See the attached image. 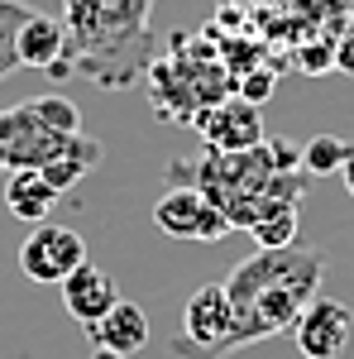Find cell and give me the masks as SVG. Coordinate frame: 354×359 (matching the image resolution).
Listing matches in <instances>:
<instances>
[{"mask_svg": "<svg viewBox=\"0 0 354 359\" xmlns=\"http://www.w3.org/2000/svg\"><path fill=\"white\" fill-rule=\"evenodd\" d=\"M29 106H34V115L48 130H57V135H82V111L67 96H29Z\"/></svg>", "mask_w": 354, "mask_h": 359, "instance_id": "2e32d148", "label": "cell"}, {"mask_svg": "<svg viewBox=\"0 0 354 359\" xmlns=\"http://www.w3.org/2000/svg\"><path fill=\"white\" fill-rule=\"evenodd\" d=\"M321 278H326V254L316 245L254 249L249 259H240L225 278L240 350L273 335H292L297 316L321 297Z\"/></svg>", "mask_w": 354, "mask_h": 359, "instance_id": "6da1fadb", "label": "cell"}, {"mask_svg": "<svg viewBox=\"0 0 354 359\" xmlns=\"http://www.w3.org/2000/svg\"><path fill=\"white\" fill-rule=\"evenodd\" d=\"M86 259H91L86 254V240L72 225H57V221H39L25 235V245H20V269L34 283H62Z\"/></svg>", "mask_w": 354, "mask_h": 359, "instance_id": "5b68a950", "label": "cell"}, {"mask_svg": "<svg viewBox=\"0 0 354 359\" xmlns=\"http://www.w3.org/2000/svg\"><path fill=\"white\" fill-rule=\"evenodd\" d=\"M5 206L20 216V221H48L57 206V192L43 182V172L39 168H15V172H5Z\"/></svg>", "mask_w": 354, "mask_h": 359, "instance_id": "7c38bea8", "label": "cell"}, {"mask_svg": "<svg viewBox=\"0 0 354 359\" xmlns=\"http://www.w3.org/2000/svg\"><path fill=\"white\" fill-rule=\"evenodd\" d=\"M297 216H301V206H273L264 221H254V225H249L254 245H259V249L297 245Z\"/></svg>", "mask_w": 354, "mask_h": 359, "instance_id": "5bb4252c", "label": "cell"}, {"mask_svg": "<svg viewBox=\"0 0 354 359\" xmlns=\"http://www.w3.org/2000/svg\"><path fill=\"white\" fill-rule=\"evenodd\" d=\"M196 130L206 139V149H220V154H240V149H254L264 144V115L254 101L245 96H230V101H216L196 115Z\"/></svg>", "mask_w": 354, "mask_h": 359, "instance_id": "ba28073f", "label": "cell"}, {"mask_svg": "<svg viewBox=\"0 0 354 359\" xmlns=\"http://www.w3.org/2000/svg\"><path fill=\"white\" fill-rule=\"evenodd\" d=\"M340 177H345V192H350V196H354V154H350V163L340 168Z\"/></svg>", "mask_w": 354, "mask_h": 359, "instance_id": "ac0fdd59", "label": "cell"}, {"mask_svg": "<svg viewBox=\"0 0 354 359\" xmlns=\"http://www.w3.org/2000/svg\"><path fill=\"white\" fill-rule=\"evenodd\" d=\"M86 335H91V345L115 350V355L130 359V355H139V350L149 345V316H144L139 302H125V297H120L96 326H86Z\"/></svg>", "mask_w": 354, "mask_h": 359, "instance_id": "30bf717a", "label": "cell"}, {"mask_svg": "<svg viewBox=\"0 0 354 359\" xmlns=\"http://www.w3.org/2000/svg\"><path fill=\"white\" fill-rule=\"evenodd\" d=\"M57 287H62V306H67V316L82 321V326H96L110 306L120 302V283H115L101 264H91V259L77 264Z\"/></svg>", "mask_w": 354, "mask_h": 359, "instance_id": "9c48e42d", "label": "cell"}, {"mask_svg": "<svg viewBox=\"0 0 354 359\" xmlns=\"http://www.w3.org/2000/svg\"><path fill=\"white\" fill-rule=\"evenodd\" d=\"M25 15H29V5H20V0H0V82L20 72V48H15V39H20Z\"/></svg>", "mask_w": 354, "mask_h": 359, "instance_id": "9a60e30c", "label": "cell"}, {"mask_svg": "<svg viewBox=\"0 0 354 359\" xmlns=\"http://www.w3.org/2000/svg\"><path fill=\"white\" fill-rule=\"evenodd\" d=\"M154 225L168 240H196V245H216L235 230L196 187H168L154 206Z\"/></svg>", "mask_w": 354, "mask_h": 359, "instance_id": "8992f818", "label": "cell"}, {"mask_svg": "<svg viewBox=\"0 0 354 359\" xmlns=\"http://www.w3.org/2000/svg\"><path fill=\"white\" fill-rule=\"evenodd\" d=\"M354 144H345L340 135H316L301 144V172L311 177V172H340V168L350 163Z\"/></svg>", "mask_w": 354, "mask_h": 359, "instance_id": "4fadbf2b", "label": "cell"}, {"mask_svg": "<svg viewBox=\"0 0 354 359\" xmlns=\"http://www.w3.org/2000/svg\"><path fill=\"white\" fill-rule=\"evenodd\" d=\"M91 359H125V355H115V350H101V345H91Z\"/></svg>", "mask_w": 354, "mask_h": 359, "instance_id": "d6986e66", "label": "cell"}, {"mask_svg": "<svg viewBox=\"0 0 354 359\" xmlns=\"http://www.w3.org/2000/svg\"><path fill=\"white\" fill-rule=\"evenodd\" d=\"M268 91H273V77H268V72H254V77H245V82H240V96H245V101H254V106H259Z\"/></svg>", "mask_w": 354, "mask_h": 359, "instance_id": "e0dca14e", "label": "cell"}, {"mask_svg": "<svg viewBox=\"0 0 354 359\" xmlns=\"http://www.w3.org/2000/svg\"><path fill=\"white\" fill-rule=\"evenodd\" d=\"M235 350H240V335H235L225 283H201L182 306V335H172L168 359H230Z\"/></svg>", "mask_w": 354, "mask_h": 359, "instance_id": "3957f363", "label": "cell"}, {"mask_svg": "<svg viewBox=\"0 0 354 359\" xmlns=\"http://www.w3.org/2000/svg\"><path fill=\"white\" fill-rule=\"evenodd\" d=\"M77 144V135H57L48 130L29 101L0 111V172H15V168H48L53 158H62L67 149Z\"/></svg>", "mask_w": 354, "mask_h": 359, "instance_id": "277c9868", "label": "cell"}, {"mask_svg": "<svg viewBox=\"0 0 354 359\" xmlns=\"http://www.w3.org/2000/svg\"><path fill=\"white\" fill-rule=\"evenodd\" d=\"M350 335H354V311L345 302H335V297H316L292 326L301 359H340Z\"/></svg>", "mask_w": 354, "mask_h": 359, "instance_id": "52a82bcc", "label": "cell"}, {"mask_svg": "<svg viewBox=\"0 0 354 359\" xmlns=\"http://www.w3.org/2000/svg\"><path fill=\"white\" fill-rule=\"evenodd\" d=\"M15 48H20V67L48 72L57 57H67V29H62V20H53V15H39V10H29L25 25H20V39H15Z\"/></svg>", "mask_w": 354, "mask_h": 359, "instance_id": "8fae6325", "label": "cell"}, {"mask_svg": "<svg viewBox=\"0 0 354 359\" xmlns=\"http://www.w3.org/2000/svg\"><path fill=\"white\" fill-rule=\"evenodd\" d=\"M154 5L158 0H62L72 72L106 91L135 86L158 53V34L149 25Z\"/></svg>", "mask_w": 354, "mask_h": 359, "instance_id": "7a4b0ae2", "label": "cell"}]
</instances>
